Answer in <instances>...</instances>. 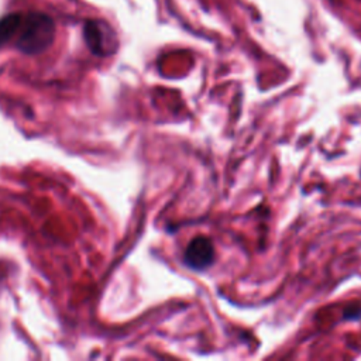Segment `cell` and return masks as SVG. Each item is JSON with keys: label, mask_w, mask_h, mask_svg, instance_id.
<instances>
[{"label": "cell", "mask_w": 361, "mask_h": 361, "mask_svg": "<svg viewBox=\"0 0 361 361\" xmlns=\"http://www.w3.org/2000/svg\"><path fill=\"white\" fill-rule=\"evenodd\" d=\"M16 48L27 55L44 52L55 38L54 20L39 11L23 14L18 31L16 34Z\"/></svg>", "instance_id": "1"}, {"label": "cell", "mask_w": 361, "mask_h": 361, "mask_svg": "<svg viewBox=\"0 0 361 361\" xmlns=\"http://www.w3.org/2000/svg\"><path fill=\"white\" fill-rule=\"evenodd\" d=\"M83 37L86 45L94 55H106L113 52L114 32L100 20H89L83 27Z\"/></svg>", "instance_id": "2"}, {"label": "cell", "mask_w": 361, "mask_h": 361, "mask_svg": "<svg viewBox=\"0 0 361 361\" xmlns=\"http://www.w3.org/2000/svg\"><path fill=\"white\" fill-rule=\"evenodd\" d=\"M214 261V247L210 238H193L185 251V262L193 269H204Z\"/></svg>", "instance_id": "3"}, {"label": "cell", "mask_w": 361, "mask_h": 361, "mask_svg": "<svg viewBox=\"0 0 361 361\" xmlns=\"http://www.w3.org/2000/svg\"><path fill=\"white\" fill-rule=\"evenodd\" d=\"M21 13H11L0 18V48L11 41L13 37H16L21 23Z\"/></svg>", "instance_id": "4"}]
</instances>
